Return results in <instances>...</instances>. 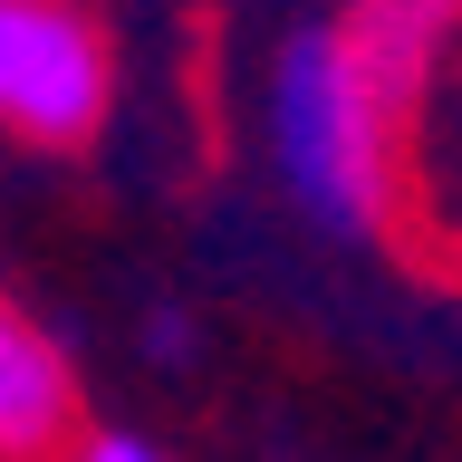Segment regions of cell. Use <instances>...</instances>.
<instances>
[{
  "label": "cell",
  "instance_id": "1",
  "mask_svg": "<svg viewBox=\"0 0 462 462\" xmlns=\"http://www.w3.org/2000/svg\"><path fill=\"white\" fill-rule=\"evenodd\" d=\"M270 135L280 173L328 231H375L385 222V97L356 78L337 29L289 39L280 87H270Z\"/></svg>",
  "mask_w": 462,
  "mask_h": 462
},
{
  "label": "cell",
  "instance_id": "4",
  "mask_svg": "<svg viewBox=\"0 0 462 462\" xmlns=\"http://www.w3.org/2000/svg\"><path fill=\"white\" fill-rule=\"evenodd\" d=\"M68 433V366L20 309H0V462H39Z\"/></svg>",
  "mask_w": 462,
  "mask_h": 462
},
{
  "label": "cell",
  "instance_id": "3",
  "mask_svg": "<svg viewBox=\"0 0 462 462\" xmlns=\"http://www.w3.org/2000/svg\"><path fill=\"white\" fill-rule=\"evenodd\" d=\"M346 58H356V78L385 97V116L414 106L443 68V49L462 39V0H356L346 10Z\"/></svg>",
  "mask_w": 462,
  "mask_h": 462
},
{
  "label": "cell",
  "instance_id": "5",
  "mask_svg": "<svg viewBox=\"0 0 462 462\" xmlns=\"http://www.w3.org/2000/svg\"><path fill=\"white\" fill-rule=\"evenodd\" d=\"M78 462H164V453H154V443H125V433H97Z\"/></svg>",
  "mask_w": 462,
  "mask_h": 462
},
{
  "label": "cell",
  "instance_id": "2",
  "mask_svg": "<svg viewBox=\"0 0 462 462\" xmlns=\"http://www.w3.org/2000/svg\"><path fill=\"white\" fill-rule=\"evenodd\" d=\"M106 116V49L58 0H0V125L78 144Z\"/></svg>",
  "mask_w": 462,
  "mask_h": 462
}]
</instances>
